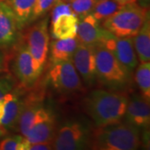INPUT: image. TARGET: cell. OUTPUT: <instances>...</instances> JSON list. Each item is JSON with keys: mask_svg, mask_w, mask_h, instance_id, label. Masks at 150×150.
Wrapping results in <instances>:
<instances>
[{"mask_svg": "<svg viewBox=\"0 0 150 150\" xmlns=\"http://www.w3.org/2000/svg\"><path fill=\"white\" fill-rule=\"evenodd\" d=\"M128 99L122 92L97 88L84 97L82 108L96 127H103L123 119Z\"/></svg>", "mask_w": 150, "mask_h": 150, "instance_id": "6da1fadb", "label": "cell"}, {"mask_svg": "<svg viewBox=\"0 0 150 150\" xmlns=\"http://www.w3.org/2000/svg\"><path fill=\"white\" fill-rule=\"evenodd\" d=\"M142 144L140 130L119 121L96 127L92 135L90 149L96 150H135Z\"/></svg>", "mask_w": 150, "mask_h": 150, "instance_id": "7a4b0ae2", "label": "cell"}, {"mask_svg": "<svg viewBox=\"0 0 150 150\" xmlns=\"http://www.w3.org/2000/svg\"><path fill=\"white\" fill-rule=\"evenodd\" d=\"M149 16L148 8L138 2H132L123 4L112 15L101 22V25L115 37H134Z\"/></svg>", "mask_w": 150, "mask_h": 150, "instance_id": "3957f363", "label": "cell"}, {"mask_svg": "<svg viewBox=\"0 0 150 150\" xmlns=\"http://www.w3.org/2000/svg\"><path fill=\"white\" fill-rule=\"evenodd\" d=\"M97 82L109 90L121 91L131 82L132 74L102 43L95 46Z\"/></svg>", "mask_w": 150, "mask_h": 150, "instance_id": "277c9868", "label": "cell"}, {"mask_svg": "<svg viewBox=\"0 0 150 150\" xmlns=\"http://www.w3.org/2000/svg\"><path fill=\"white\" fill-rule=\"evenodd\" d=\"M93 131L91 123L86 119H69L56 129L53 148L55 150L90 149Z\"/></svg>", "mask_w": 150, "mask_h": 150, "instance_id": "5b68a950", "label": "cell"}, {"mask_svg": "<svg viewBox=\"0 0 150 150\" xmlns=\"http://www.w3.org/2000/svg\"><path fill=\"white\" fill-rule=\"evenodd\" d=\"M48 20V16H45L28 25L27 32L24 37H23L33 59L38 77L43 74L48 59L49 48Z\"/></svg>", "mask_w": 150, "mask_h": 150, "instance_id": "8992f818", "label": "cell"}, {"mask_svg": "<svg viewBox=\"0 0 150 150\" xmlns=\"http://www.w3.org/2000/svg\"><path fill=\"white\" fill-rule=\"evenodd\" d=\"M48 79L54 89L64 95H74L85 90L80 76L72 61L51 64Z\"/></svg>", "mask_w": 150, "mask_h": 150, "instance_id": "52a82bcc", "label": "cell"}, {"mask_svg": "<svg viewBox=\"0 0 150 150\" xmlns=\"http://www.w3.org/2000/svg\"><path fill=\"white\" fill-rule=\"evenodd\" d=\"M15 47V54L13 58L12 69L16 80L25 89L33 88L36 85L39 77L37 75L35 64L23 37L20 38Z\"/></svg>", "mask_w": 150, "mask_h": 150, "instance_id": "ba28073f", "label": "cell"}, {"mask_svg": "<svg viewBox=\"0 0 150 150\" xmlns=\"http://www.w3.org/2000/svg\"><path fill=\"white\" fill-rule=\"evenodd\" d=\"M95 46L79 43L72 59L75 69L86 88H91L97 83Z\"/></svg>", "mask_w": 150, "mask_h": 150, "instance_id": "9c48e42d", "label": "cell"}, {"mask_svg": "<svg viewBox=\"0 0 150 150\" xmlns=\"http://www.w3.org/2000/svg\"><path fill=\"white\" fill-rule=\"evenodd\" d=\"M102 44L128 72L131 74H133L139 64V59L134 49L133 37L118 38L112 36L105 40Z\"/></svg>", "mask_w": 150, "mask_h": 150, "instance_id": "30bf717a", "label": "cell"}, {"mask_svg": "<svg viewBox=\"0 0 150 150\" xmlns=\"http://www.w3.org/2000/svg\"><path fill=\"white\" fill-rule=\"evenodd\" d=\"M23 88V87L18 88L16 86L12 91L3 97L4 102V113L0 123L8 133L17 131L18 129V120L26 99Z\"/></svg>", "mask_w": 150, "mask_h": 150, "instance_id": "8fae6325", "label": "cell"}, {"mask_svg": "<svg viewBox=\"0 0 150 150\" xmlns=\"http://www.w3.org/2000/svg\"><path fill=\"white\" fill-rule=\"evenodd\" d=\"M124 122L144 131L149 129L150 107L141 94L133 93L128 99L127 107L124 113Z\"/></svg>", "mask_w": 150, "mask_h": 150, "instance_id": "7c38bea8", "label": "cell"}, {"mask_svg": "<svg viewBox=\"0 0 150 150\" xmlns=\"http://www.w3.org/2000/svg\"><path fill=\"white\" fill-rule=\"evenodd\" d=\"M16 18L5 1L0 0V48H13L20 39Z\"/></svg>", "mask_w": 150, "mask_h": 150, "instance_id": "4fadbf2b", "label": "cell"}, {"mask_svg": "<svg viewBox=\"0 0 150 150\" xmlns=\"http://www.w3.org/2000/svg\"><path fill=\"white\" fill-rule=\"evenodd\" d=\"M112 36V33L100 25V22L98 21L91 13L79 18L76 37L79 43L97 45L103 43Z\"/></svg>", "mask_w": 150, "mask_h": 150, "instance_id": "5bb4252c", "label": "cell"}, {"mask_svg": "<svg viewBox=\"0 0 150 150\" xmlns=\"http://www.w3.org/2000/svg\"><path fill=\"white\" fill-rule=\"evenodd\" d=\"M56 118L51 108L43 106L38 118L25 136L28 143L53 141L56 133Z\"/></svg>", "mask_w": 150, "mask_h": 150, "instance_id": "9a60e30c", "label": "cell"}, {"mask_svg": "<svg viewBox=\"0 0 150 150\" xmlns=\"http://www.w3.org/2000/svg\"><path fill=\"white\" fill-rule=\"evenodd\" d=\"M43 93H29L26 96L24 108L18 120V129L21 135L26 136L33 125L38 118V115L43 109Z\"/></svg>", "mask_w": 150, "mask_h": 150, "instance_id": "2e32d148", "label": "cell"}, {"mask_svg": "<svg viewBox=\"0 0 150 150\" xmlns=\"http://www.w3.org/2000/svg\"><path fill=\"white\" fill-rule=\"evenodd\" d=\"M79 43L77 37L66 39H55L49 43L48 60L51 64L72 61L75 50Z\"/></svg>", "mask_w": 150, "mask_h": 150, "instance_id": "e0dca14e", "label": "cell"}, {"mask_svg": "<svg viewBox=\"0 0 150 150\" xmlns=\"http://www.w3.org/2000/svg\"><path fill=\"white\" fill-rule=\"evenodd\" d=\"M79 18L74 13L63 14L50 24V32L55 39L76 37Z\"/></svg>", "mask_w": 150, "mask_h": 150, "instance_id": "ac0fdd59", "label": "cell"}, {"mask_svg": "<svg viewBox=\"0 0 150 150\" xmlns=\"http://www.w3.org/2000/svg\"><path fill=\"white\" fill-rule=\"evenodd\" d=\"M137 57L140 63L150 60V20L149 16L145 19L142 27L133 37Z\"/></svg>", "mask_w": 150, "mask_h": 150, "instance_id": "d6986e66", "label": "cell"}, {"mask_svg": "<svg viewBox=\"0 0 150 150\" xmlns=\"http://www.w3.org/2000/svg\"><path fill=\"white\" fill-rule=\"evenodd\" d=\"M13 11L18 29L28 27L29 18L36 0H4Z\"/></svg>", "mask_w": 150, "mask_h": 150, "instance_id": "ffe728a7", "label": "cell"}, {"mask_svg": "<svg viewBox=\"0 0 150 150\" xmlns=\"http://www.w3.org/2000/svg\"><path fill=\"white\" fill-rule=\"evenodd\" d=\"M134 79L141 95L150 102V63H141L136 67Z\"/></svg>", "mask_w": 150, "mask_h": 150, "instance_id": "44dd1931", "label": "cell"}, {"mask_svg": "<svg viewBox=\"0 0 150 150\" xmlns=\"http://www.w3.org/2000/svg\"><path fill=\"white\" fill-rule=\"evenodd\" d=\"M123 4L115 0H98L94 5L91 13L100 23L112 15Z\"/></svg>", "mask_w": 150, "mask_h": 150, "instance_id": "7402d4cb", "label": "cell"}, {"mask_svg": "<svg viewBox=\"0 0 150 150\" xmlns=\"http://www.w3.org/2000/svg\"><path fill=\"white\" fill-rule=\"evenodd\" d=\"M29 144L23 135H10L0 141V150H28Z\"/></svg>", "mask_w": 150, "mask_h": 150, "instance_id": "603a6c76", "label": "cell"}, {"mask_svg": "<svg viewBox=\"0 0 150 150\" xmlns=\"http://www.w3.org/2000/svg\"><path fill=\"white\" fill-rule=\"evenodd\" d=\"M57 2L58 0H36L29 18L28 25L47 16L48 12H50Z\"/></svg>", "mask_w": 150, "mask_h": 150, "instance_id": "cb8c5ba5", "label": "cell"}, {"mask_svg": "<svg viewBox=\"0 0 150 150\" xmlns=\"http://www.w3.org/2000/svg\"><path fill=\"white\" fill-rule=\"evenodd\" d=\"M98 0H69L71 9L79 18L90 13Z\"/></svg>", "mask_w": 150, "mask_h": 150, "instance_id": "d4e9b609", "label": "cell"}, {"mask_svg": "<svg viewBox=\"0 0 150 150\" xmlns=\"http://www.w3.org/2000/svg\"><path fill=\"white\" fill-rule=\"evenodd\" d=\"M69 13H74L71 9L69 2H67V0H58L50 10V24L53 23L59 16Z\"/></svg>", "mask_w": 150, "mask_h": 150, "instance_id": "484cf974", "label": "cell"}, {"mask_svg": "<svg viewBox=\"0 0 150 150\" xmlns=\"http://www.w3.org/2000/svg\"><path fill=\"white\" fill-rule=\"evenodd\" d=\"M17 86L16 79L8 73L0 74V98L12 91Z\"/></svg>", "mask_w": 150, "mask_h": 150, "instance_id": "4316f807", "label": "cell"}, {"mask_svg": "<svg viewBox=\"0 0 150 150\" xmlns=\"http://www.w3.org/2000/svg\"><path fill=\"white\" fill-rule=\"evenodd\" d=\"M53 148V141H44L36 144H31L28 146V150H51Z\"/></svg>", "mask_w": 150, "mask_h": 150, "instance_id": "83f0119b", "label": "cell"}, {"mask_svg": "<svg viewBox=\"0 0 150 150\" xmlns=\"http://www.w3.org/2000/svg\"><path fill=\"white\" fill-rule=\"evenodd\" d=\"M8 59L5 54V50L0 48V74L8 72Z\"/></svg>", "mask_w": 150, "mask_h": 150, "instance_id": "f1b7e54d", "label": "cell"}, {"mask_svg": "<svg viewBox=\"0 0 150 150\" xmlns=\"http://www.w3.org/2000/svg\"><path fill=\"white\" fill-rule=\"evenodd\" d=\"M4 102L3 98H0V122L4 117Z\"/></svg>", "mask_w": 150, "mask_h": 150, "instance_id": "f546056e", "label": "cell"}, {"mask_svg": "<svg viewBox=\"0 0 150 150\" xmlns=\"http://www.w3.org/2000/svg\"><path fill=\"white\" fill-rule=\"evenodd\" d=\"M137 2H139L138 4H140L141 6L143 7H145V8H148L149 5V2L150 0H136Z\"/></svg>", "mask_w": 150, "mask_h": 150, "instance_id": "4dcf8cb0", "label": "cell"}, {"mask_svg": "<svg viewBox=\"0 0 150 150\" xmlns=\"http://www.w3.org/2000/svg\"><path fill=\"white\" fill-rule=\"evenodd\" d=\"M7 134H8V132L3 128V126L0 123V139H2L3 137H4Z\"/></svg>", "mask_w": 150, "mask_h": 150, "instance_id": "1f68e13d", "label": "cell"}, {"mask_svg": "<svg viewBox=\"0 0 150 150\" xmlns=\"http://www.w3.org/2000/svg\"><path fill=\"white\" fill-rule=\"evenodd\" d=\"M118 3L122 4H129V3H132V2H137L136 0H115Z\"/></svg>", "mask_w": 150, "mask_h": 150, "instance_id": "d6a6232c", "label": "cell"}]
</instances>
